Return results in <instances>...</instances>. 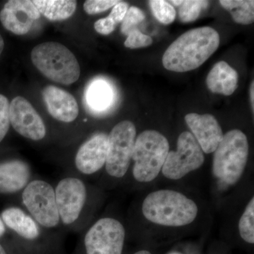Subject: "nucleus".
<instances>
[{"mask_svg":"<svg viewBox=\"0 0 254 254\" xmlns=\"http://www.w3.org/2000/svg\"><path fill=\"white\" fill-rule=\"evenodd\" d=\"M220 36L213 28L190 30L173 42L164 53V67L174 72H187L199 67L218 50Z\"/></svg>","mask_w":254,"mask_h":254,"instance_id":"1","label":"nucleus"},{"mask_svg":"<svg viewBox=\"0 0 254 254\" xmlns=\"http://www.w3.org/2000/svg\"><path fill=\"white\" fill-rule=\"evenodd\" d=\"M198 206L180 192L163 190L151 192L142 203V213L148 221L165 227L186 226L194 221Z\"/></svg>","mask_w":254,"mask_h":254,"instance_id":"2","label":"nucleus"},{"mask_svg":"<svg viewBox=\"0 0 254 254\" xmlns=\"http://www.w3.org/2000/svg\"><path fill=\"white\" fill-rule=\"evenodd\" d=\"M34 66L51 81L70 85L77 81L81 69L74 55L56 42L38 45L31 52Z\"/></svg>","mask_w":254,"mask_h":254,"instance_id":"3","label":"nucleus"},{"mask_svg":"<svg viewBox=\"0 0 254 254\" xmlns=\"http://www.w3.org/2000/svg\"><path fill=\"white\" fill-rule=\"evenodd\" d=\"M248 156L249 143L245 133L239 129L227 132L214 151V176L227 185H235L245 172Z\"/></svg>","mask_w":254,"mask_h":254,"instance_id":"4","label":"nucleus"},{"mask_svg":"<svg viewBox=\"0 0 254 254\" xmlns=\"http://www.w3.org/2000/svg\"><path fill=\"white\" fill-rule=\"evenodd\" d=\"M170 150L166 137L155 130H147L135 141L132 160L133 175L136 181L148 183L157 178Z\"/></svg>","mask_w":254,"mask_h":254,"instance_id":"5","label":"nucleus"},{"mask_svg":"<svg viewBox=\"0 0 254 254\" xmlns=\"http://www.w3.org/2000/svg\"><path fill=\"white\" fill-rule=\"evenodd\" d=\"M136 129L130 121L120 122L108 135V148L105 168L110 176L123 178L132 160Z\"/></svg>","mask_w":254,"mask_h":254,"instance_id":"6","label":"nucleus"},{"mask_svg":"<svg viewBox=\"0 0 254 254\" xmlns=\"http://www.w3.org/2000/svg\"><path fill=\"white\" fill-rule=\"evenodd\" d=\"M23 205L37 223L46 228L58 226L60 221L55 189L48 182H30L22 193Z\"/></svg>","mask_w":254,"mask_h":254,"instance_id":"7","label":"nucleus"},{"mask_svg":"<svg viewBox=\"0 0 254 254\" xmlns=\"http://www.w3.org/2000/svg\"><path fill=\"white\" fill-rule=\"evenodd\" d=\"M204 161V153L193 134L182 132L177 140V150L169 151L162 173L170 180H180L199 169Z\"/></svg>","mask_w":254,"mask_h":254,"instance_id":"8","label":"nucleus"},{"mask_svg":"<svg viewBox=\"0 0 254 254\" xmlns=\"http://www.w3.org/2000/svg\"><path fill=\"white\" fill-rule=\"evenodd\" d=\"M126 232L123 224L113 218L100 219L84 238L86 254H122Z\"/></svg>","mask_w":254,"mask_h":254,"instance_id":"9","label":"nucleus"},{"mask_svg":"<svg viewBox=\"0 0 254 254\" xmlns=\"http://www.w3.org/2000/svg\"><path fill=\"white\" fill-rule=\"evenodd\" d=\"M60 220L69 225L76 221L86 203V187L81 180L75 177L63 179L55 190Z\"/></svg>","mask_w":254,"mask_h":254,"instance_id":"10","label":"nucleus"},{"mask_svg":"<svg viewBox=\"0 0 254 254\" xmlns=\"http://www.w3.org/2000/svg\"><path fill=\"white\" fill-rule=\"evenodd\" d=\"M9 122L15 131L33 141H40L46 135L43 119L26 98L18 96L9 103Z\"/></svg>","mask_w":254,"mask_h":254,"instance_id":"11","label":"nucleus"},{"mask_svg":"<svg viewBox=\"0 0 254 254\" xmlns=\"http://www.w3.org/2000/svg\"><path fill=\"white\" fill-rule=\"evenodd\" d=\"M41 15L33 1L9 0L0 11V21L8 31L22 36L30 31Z\"/></svg>","mask_w":254,"mask_h":254,"instance_id":"12","label":"nucleus"},{"mask_svg":"<svg viewBox=\"0 0 254 254\" xmlns=\"http://www.w3.org/2000/svg\"><path fill=\"white\" fill-rule=\"evenodd\" d=\"M185 122L203 153H213L221 141L223 133L218 120L211 115L190 113Z\"/></svg>","mask_w":254,"mask_h":254,"instance_id":"13","label":"nucleus"},{"mask_svg":"<svg viewBox=\"0 0 254 254\" xmlns=\"http://www.w3.org/2000/svg\"><path fill=\"white\" fill-rule=\"evenodd\" d=\"M108 135L95 134L82 144L75 158V165L80 173L89 175L97 173L106 163Z\"/></svg>","mask_w":254,"mask_h":254,"instance_id":"14","label":"nucleus"},{"mask_svg":"<svg viewBox=\"0 0 254 254\" xmlns=\"http://www.w3.org/2000/svg\"><path fill=\"white\" fill-rule=\"evenodd\" d=\"M42 96L48 113L55 120L69 123L77 118V101L71 93L58 87L48 86L43 88Z\"/></svg>","mask_w":254,"mask_h":254,"instance_id":"15","label":"nucleus"},{"mask_svg":"<svg viewBox=\"0 0 254 254\" xmlns=\"http://www.w3.org/2000/svg\"><path fill=\"white\" fill-rule=\"evenodd\" d=\"M29 165L22 160L0 163V193H14L24 190L31 179Z\"/></svg>","mask_w":254,"mask_h":254,"instance_id":"16","label":"nucleus"},{"mask_svg":"<svg viewBox=\"0 0 254 254\" xmlns=\"http://www.w3.org/2000/svg\"><path fill=\"white\" fill-rule=\"evenodd\" d=\"M239 75L225 61L217 63L210 70L206 78L207 86L210 91L229 96L236 91Z\"/></svg>","mask_w":254,"mask_h":254,"instance_id":"17","label":"nucleus"},{"mask_svg":"<svg viewBox=\"0 0 254 254\" xmlns=\"http://www.w3.org/2000/svg\"><path fill=\"white\" fill-rule=\"evenodd\" d=\"M1 219L4 225L28 240H36L40 235L37 222L21 208L11 207L3 210Z\"/></svg>","mask_w":254,"mask_h":254,"instance_id":"18","label":"nucleus"},{"mask_svg":"<svg viewBox=\"0 0 254 254\" xmlns=\"http://www.w3.org/2000/svg\"><path fill=\"white\" fill-rule=\"evenodd\" d=\"M114 88L105 80L97 78L86 88L85 100L87 106L95 113H100L110 108L114 103Z\"/></svg>","mask_w":254,"mask_h":254,"instance_id":"19","label":"nucleus"},{"mask_svg":"<svg viewBox=\"0 0 254 254\" xmlns=\"http://www.w3.org/2000/svg\"><path fill=\"white\" fill-rule=\"evenodd\" d=\"M33 2L41 14L53 21L71 17L77 6V1L72 0H34Z\"/></svg>","mask_w":254,"mask_h":254,"instance_id":"20","label":"nucleus"},{"mask_svg":"<svg viewBox=\"0 0 254 254\" xmlns=\"http://www.w3.org/2000/svg\"><path fill=\"white\" fill-rule=\"evenodd\" d=\"M224 9L232 15L234 21L239 24H252L254 21V1L253 0H221Z\"/></svg>","mask_w":254,"mask_h":254,"instance_id":"21","label":"nucleus"},{"mask_svg":"<svg viewBox=\"0 0 254 254\" xmlns=\"http://www.w3.org/2000/svg\"><path fill=\"white\" fill-rule=\"evenodd\" d=\"M239 232L242 240L254 243V198L249 202L239 222Z\"/></svg>","mask_w":254,"mask_h":254,"instance_id":"22","label":"nucleus"},{"mask_svg":"<svg viewBox=\"0 0 254 254\" xmlns=\"http://www.w3.org/2000/svg\"><path fill=\"white\" fill-rule=\"evenodd\" d=\"M208 6V1H201V0L183 1L182 4L179 6V18L183 23L193 22L200 16L202 9H206Z\"/></svg>","mask_w":254,"mask_h":254,"instance_id":"23","label":"nucleus"},{"mask_svg":"<svg viewBox=\"0 0 254 254\" xmlns=\"http://www.w3.org/2000/svg\"><path fill=\"white\" fill-rule=\"evenodd\" d=\"M149 6L153 14L158 21L168 25L174 22L176 18V10L173 5L164 0H151Z\"/></svg>","mask_w":254,"mask_h":254,"instance_id":"24","label":"nucleus"},{"mask_svg":"<svg viewBox=\"0 0 254 254\" xmlns=\"http://www.w3.org/2000/svg\"><path fill=\"white\" fill-rule=\"evenodd\" d=\"M144 12L139 8L131 6L127 10V14L122 21L121 32L128 36L133 30L137 29V26L145 19Z\"/></svg>","mask_w":254,"mask_h":254,"instance_id":"25","label":"nucleus"},{"mask_svg":"<svg viewBox=\"0 0 254 254\" xmlns=\"http://www.w3.org/2000/svg\"><path fill=\"white\" fill-rule=\"evenodd\" d=\"M153 44V39L151 37L143 34L138 29L133 30L128 33L126 41L125 42V46L130 49H136V48H145Z\"/></svg>","mask_w":254,"mask_h":254,"instance_id":"26","label":"nucleus"},{"mask_svg":"<svg viewBox=\"0 0 254 254\" xmlns=\"http://www.w3.org/2000/svg\"><path fill=\"white\" fill-rule=\"evenodd\" d=\"M120 1L116 0H87L83 4V9L88 14H98L113 7Z\"/></svg>","mask_w":254,"mask_h":254,"instance_id":"27","label":"nucleus"},{"mask_svg":"<svg viewBox=\"0 0 254 254\" xmlns=\"http://www.w3.org/2000/svg\"><path fill=\"white\" fill-rule=\"evenodd\" d=\"M9 103L7 98L0 94V143L9 129Z\"/></svg>","mask_w":254,"mask_h":254,"instance_id":"28","label":"nucleus"},{"mask_svg":"<svg viewBox=\"0 0 254 254\" xmlns=\"http://www.w3.org/2000/svg\"><path fill=\"white\" fill-rule=\"evenodd\" d=\"M117 23L108 16L104 18H100L94 23L95 31L102 35H109L115 31Z\"/></svg>","mask_w":254,"mask_h":254,"instance_id":"29","label":"nucleus"},{"mask_svg":"<svg viewBox=\"0 0 254 254\" xmlns=\"http://www.w3.org/2000/svg\"><path fill=\"white\" fill-rule=\"evenodd\" d=\"M128 4L127 3L120 1L118 4L115 5L112 9L109 15V17L113 19L117 24L121 23L127 14V10L128 9Z\"/></svg>","mask_w":254,"mask_h":254,"instance_id":"30","label":"nucleus"},{"mask_svg":"<svg viewBox=\"0 0 254 254\" xmlns=\"http://www.w3.org/2000/svg\"><path fill=\"white\" fill-rule=\"evenodd\" d=\"M254 81H252V84H251L250 87V100H251V104H252V111H253L254 113Z\"/></svg>","mask_w":254,"mask_h":254,"instance_id":"31","label":"nucleus"},{"mask_svg":"<svg viewBox=\"0 0 254 254\" xmlns=\"http://www.w3.org/2000/svg\"><path fill=\"white\" fill-rule=\"evenodd\" d=\"M5 231H6V228H5L4 222H2L1 218H0V237L4 235Z\"/></svg>","mask_w":254,"mask_h":254,"instance_id":"32","label":"nucleus"},{"mask_svg":"<svg viewBox=\"0 0 254 254\" xmlns=\"http://www.w3.org/2000/svg\"><path fill=\"white\" fill-rule=\"evenodd\" d=\"M4 39H3L2 37H1V34H0V56H1V53H2L3 50H4Z\"/></svg>","mask_w":254,"mask_h":254,"instance_id":"33","label":"nucleus"},{"mask_svg":"<svg viewBox=\"0 0 254 254\" xmlns=\"http://www.w3.org/2000/svg\"><path fill=\"white\" fill-rule=\"evenodd\" d=\"M182 1H175V0H173V1H170V2L175 5V6H180L182 4Z\"/></svg>","mask_w":254,"mask_h":254,"instance_id":"34","label":"nucleus"},{"mask_svg":"<svg viewBox=\"0 0 254 254\" xmlns=\"http://www.w3.org/2000/svg\"><path fill=\"white\" fill-rule=\"evenodd\" d=\"M134 254H150L149 252H148V251L141 250V251H139V252H137L136 253H135Z\"/></svg>","mask_w":254,"mask_h":254,"instance_id":"35","label":"nucleus"},{"mask_svg":"<svg viewBox=\"0 0 254 254\" xmlns=\"http://www.w3.org/2000/svg\"><path fill=\"white\" fill-rule=\"evenodd\" d=\"M0 254H6L4 248H3L2 246L1 245H0Z\"/></svg>","mask_w":254,"mask_h":254,"instance_id":"36","label":"nucleus"},{"mask_svg":"<svg viewBox=\"0 0 254 254\" xmlns=\"http://www.w3.org/2000/svg\"><path fill=\"white\" fill-rule=\"evenodd\" d=\"M169 254H182L178 253V252H172V253H170Z\"/></svg>","mask_w":254,"mask_h":254,"instance_id":"37","label":"nucleus"}]
</instances>
